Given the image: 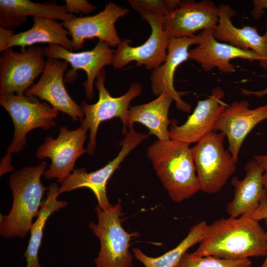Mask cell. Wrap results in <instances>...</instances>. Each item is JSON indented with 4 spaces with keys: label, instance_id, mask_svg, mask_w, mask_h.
I'll return each instance as SVG.
<instances>
[{
    "label": "cell",
    "instance_id": "6da1fadb",
    "mask_svg": "<svg viewBox=\"0 0 267 267\" xmlns=\"http://www.w3.org/2000/svg\"><path fill=\"white\" fill-rule=\"evenodd\" d=\"M192 253L230 260L266 257V232L250 216L222 218L208 224L206 234Z\"/></svg>",
    "mask_w": 267,
    "mask_h": 267
},
{
    "label": "cell",
    "instance_id": "7a4b0ae2",
    "mask_svg": "<svg viewBox=\"0 0 267 267\" xmlns=\"http://www.w3.org/2000/svg\"><path fill=\"white\" fill-rule=\"evenodd\" d=\"M147 157L174 202H181L200 190L189 145L158 139L149 146Z\"/></svg>",
    "mask_w": 267,
    "mask_h": 267
},
{
    "label": "cell",
    "instance_id": "3957f363",
    "mask_svg": "<svg viewBox=\"0 0 267 267\" xmlns=\"http://www.w3.org/2000/svg\"><path fill=\"white\" fill-rule=\"evenodd\" d=\"M46 165L44 163L27 166L10 176L8 182L13 203L8 215L0 214V234L2 237L23 238L30 232L33 220L39 214L45 191L48 188L41 181Z\"/></svg>",
    "mask_w": 267,
    "mask_h": 267
},
{
    "label": "cell",
    "instance_id": "277c9868",
    "mask_svg": "<svg viewBox=\"0 0 267 267\" xmlns=\"http://www.w3.org/2000/svg\"><path fill=\"white\" fill-rule=\"evenodd\" d=\"M0 104L7 111L14 127L13 139L0 162V175L13 171L12 153L21 152L26 144V135L38 128L47 130L56 126L58 111L37 97L25 94H0Z\"/></svg>",
    "mask_w": 267,
    "mask_h": 267
},
{
    "label": "cell",
    "instance_id": "5b68a950",
    "mask_svg": "<svg viewBox=\"0 0 267 267\" xmlns=\"http://www.w3.org/2000/svg\"><path fill=\"white\" fill-rule=\"evenodd\" d=\"M95 210L98 222H90L89 226L99 238L100 248L94 260L95 267H132L133 255L129 251L130 242L138 232L129 233L121 224L124 216L120 202L107 210L97 205Z\"/></svg>",
    "mask_w": 267,
    "mask_h": 267
},
{
    "label": "cell",
    "instance_id": "8992f818",
    "mask_svg": "<svg viewBox=\"0 0 267 267\" xmlns=\"http://www.w3.org/2000/svg\"><path fill=\"white\" fill-rule=\"evenodd\" d=\"M225 137L212 132L191 147L200 190L204 193L219 192L236 171V163L224 148Z\"/></svg>",
    "mask_w": 267,
    "mask_h": 267
},
{
    "label": "cell",
    "instance_id": "52a82bcc",
    "mask_svg": "<svg viewBox=\"0 0 267 267\" xmlns=\"http://www.w3.org/2000/svg\"><path fill=\"white\" fill-rule=\"evenodd\" d=\"M105 70L103 68L94 82L98 91L97 101L89 104L83 101L80 105L84 113V118L80 121L81 127L89 130L87 150L90 155L94 154L96 149V137L99 125L104 121L119 118L124 126L131 102L142 91V86L140 84L134 83L125 94L119 97H113L105 86Z\"/></svg>",
    "mask_w": 267,
    "mask_h": 267
},
{
    "label": "cell",
    "instance_id": "ba28073f",
    "mask_svg": "<svg viewBox=\"0 0 267 267\" xmlns=\"http://www.w3.org/2000/svg\"><path fill=\"white\" fill-rule=\"evenodd\" d=\"M140 15L150 25L151 35L145 43L137 46H131L129 39L122 40L114 53L112 65L114 69L122 68L134 61L135 66L143 65L147 70H154L166 59L170 37L163 29L165 16L148 12Z\"/></svg>",
    "mask_w": 267,
    "mask_h": 267
},
{
    "label": "cell",
    "instance_id": "9c48e42d",
    "mask_svg": "<svg viewBox=\"0 0 267 267\" xmlns=\"http://www.w3.org/2000/svg\"><path fill=\"white\" fill-rule=\"evenodd\" d=\"M89 130L80 127L74 130L66 126L60 128L58 137L46 136L44 142L38 148L36 157L41 159L49 158L51 163L44 176L47 179L56 178L62 183L74 169L76 160L87 152L84 147Z\"/></svg>",
    "mask_w": 267,
    "mask_h": 267
},
{
    "label": "cell",
    "instance_id": "30bf717a",
    "mask_svg": "<svg viewBox=\"0 0 267 267\" xmlns=\"http://www.w3.org/2000/svg\"><path fill=\"white\" fill-rule=\"evenodd\" d=\"M44 48L30 47L21 52L12 47L3 52L0 57V94H24L42 74L45 66Z\"/></svg>",
    "mask_w": 267,
    "mask_h": 267
},
{
    "label": "cell",
    "instance_id": "8fae6325",
    "mask_svg": "<svg viewBox=\"0 0 267 267\" xmlns=\"http://www.w3.org/2000/svg\"><path fill=\"white\" fill-rule=\"evenodd\" d=\"M148 135L129 130L119 145L121 149L118 155L102 168L88 173L84 168L74 170L59 187V193L78 188L86 187L90 189L96 197L98 206L102 210L110 209L112 205L107 196L106 185L114 173L120 168L126 157Z\"/></svg>",
    "mask_w": 267,
    "mask_h": 267
},
{
    "label": "cell",
    "instance_id": "7c38bea8",
    "mask_svg": "<svg viewBox=\"0 0 267 267\" xmlns=\"http://www.w3.org/2000/svg\"><path fill=\"white\" fill-rule=\"evenodd\" d=\"M129 12V9L110 1L102 11L95 15L76 17L60 23L70 33L73 49H82L85 40L94 38L106 43L111 48L116 47L122 40L115 28V23Z\"/></svg>",
    "mask_w": 267,
    "mask_h": 267
},
{
    "label": "cell",
    "instance_id": "4fadbf2b",
    "mask_svg": "<svg viewBox=\"0 0 267 267\" xmlns=\"http://www.w3.org/2000/svg\"><path fill=\"white\" fill-rule=\"evenodd\" d=\"M45 56L47 58L67 61L72 69L65 76V82L71 83L77 77L78 70H83L87 79L83 84L87 97L91 99L94 96L93 84L95 79L105 66L112 64L113 50L106 43L98 41L90 50L74 52L60 45L48 44L44 48Z\"/></svg>",
    "mask_w": 267,
    "mask_h": 267
},
{
    "label": "cell",
    "instance_id": "5bb4252c",
    "mask_svg": "<svg viewBox=\"0 0 267 267\" xmlns=\"http://www.w3.org/2000/svg\"><path fill=\"white\" fill-rule=\"evenodd\" d=\"M68 65L66 61L47 58L39 80L24 94L48 102L53 108L67 114L75 122L83 119L84 113L81 105L70 96L64 84V75Z\"/></svg>",
    "mask_w": 267,
    "mask_h": 267
},
{
    "label": "cell",
    "instance_id": "9a60e30c",
    "mask_svg": "<svg viewBox=\"0 0 267 267\" xmlns=\"http://www.w3.org/2000/svg\"><path fill=\"white\" fill-rule=\"evenodd\" d=\"M267 120V103L250 108L247 100H236L228 105L219 116L214 132L220 131L227 137L228 150L235 163L245 139L260 123Z\"/></svg>",
    "mask_w": 267,
    "mask_h": 267
},
{
    "label": "cell",
    "instance_id": "2e32d148",
    "mask_svg": "<svg viewBox=\"0 0 267 267\" xmlns=\"http://www.w3.org/2000/svg\"><path fill=\"white\" fill-rule=\"evenodd\" d=\"M224 95L223 90L217 87L207 98L198 102L183 124L178 125L177 121L172 120L169 127L170 139L189 145L214 132L219 116L228 105L222 100Z\"/></svg>",
    "mask_w": 267,
    "mask_h": 267
},
{
    "label": "cell",
    "instance_id": "e0dca14e",
    "mask_svg": "<svg viewBox=\"0 0 267 267\" xmlns=\"http://www.w3.org/2000/svg\"><path fill=\"white\" fill-rule=\"evenodd\" d=\"M219 8L210 0L180 1L165 17L163 29L170 38L195 36L200 30L213 29L219 20Z\"/></svg>",
    "mask_w": 267,
    "mask_h": 267
},
{
    "label": "cell",
    "instance_id": "ac0fdd59",
    "mask_svg": "<svg viewBox=\"0 0 267 267\" xmlns=\"http://www.w3.org/2000/svg\"><path fill=\"white\" fill-rule=\"evenodd\" d=\"M199 35L192 37L170 38L167 55L165 62L153 70L150 77L151 89L154 95L165 91L174 98L178 109L189 113L191 105L183 101L181 96L186 92L178 91L174 87V78L176 69L188 58L189 47L199 43Z\"/></svg>",
    "mask_w": 267,
    "mask_h": 267
},
{
    "label": "cell",
    "instance_id": "d6986e66",
    "mask_svg": "<svg viewBox=\"0 0 267 267\" xmlns=\"http://www.w3.org/2000/svg\"><path fill=\"white\" fill-rule=\"evenodd\" d=\"M199 43L189 50L188 58L198 63L207 72L217 68L224 73L235 72L232 59L241 58L250 61H263L261 57L251 50H245L231 44L220 42L214 37L212 29H206L198 34Z\"/></svg>",
    "mask_w": 267,
    "mask_h": 267
},
{
    "label": "cell",
    "instance_id": "ffe728a7",
    "mask_svg": "<svg viewBox=\"0 0 267 267\" xmlns=\"http://www.w3.org/2000/svg\"><path fill=\"white\" fill-rule=\"evenodd\" d=\"M33 26L29 30L14 34L12 30L0 27V52L13 46H20L22 52L25 47L38 43L60 45L71 51L73 50L69 31L54 20L41 17H33Z\"/></svg>",
    "mask_w": 267,
    "mask_h": 267
},
{
    "label": "cell",
    "instance_id": "44dd1931",
    "mask_svg": "<svg viewBox=\"0 0 267 267\" xmlns=\"http://www.w3.org/2000/svg\"><path fill=\"white\" fill-rule=\"evenodd\" d=\"M219 20L213 29L215 38L219 41L227 43L239 48L251 50L261 57L260 66L267 70V21L266 29L260 35L255 27L244 26L241 28L235 27L231 18L237 15L229 5L222 4L219 7Z\"/></svg>",
    "mask_w": 267,
    "mask_h": 267
},
{
    "label": "cell",
    "instance_id": "7402d4cb",
    "mask_svg": "<svg viewBox=\"0 0 267 267\" xmlns=\"http://www.w3.org/2000/svg\"><path fill=\"white\" fill-rule=\"evenodd\" d=\"M244 170L246 174L242 179L234 177L231 181L234 191L233 198L226 206L229 217L251 216L266 194L263 183L264 169L253 159L246 163Z\"/></svg>",
    "mask_w": 267,
    "mask_h": 267
},
{
    "label": "cell",
    "instance_id": "603a6c76",
    "mask_svg": "<svg viewBox=\"0 0 267 267\" xmlns=\"http://www.w3.org/2000/svg\"><path fill=\"white\" fill-rule=\"evenodd\" d=\"M174 101L166 92H162L155 99L146 103L130 107L127 114L123 134L134 129V124L137 122L146 127L149 133L162 141L170 139L169 126L172 120L169 118L170 106Z\"/></svg>",
    "mask_w": 267,
    "mask_h": 267
},
{
    "label": "cell",
    "instance_id": "cb8c5ba5",
    "mask_svg": "<svg viewBox=\"0 0 267 267\" xmlns=\"http://www.w3.org/2000/svg\"><path fill=\"white\" fill-rule=\"evenodd\" d=\"M28 16L70 21L76 17L67 12L64 5L30 0H0V27L12 30L27 22Z\"/></svg>",
    "mask_w": 267,
    "mask_h": 267
},
{
    "label": "cell",
    "instance_id": "d4e9b609",
    "mask_svg": "<svg viewBox=\"0 0 267 267\" xmlns=\"http://www.w3.org/2000/svg\"><path fill=\"white\" fill-rule=\"evenodd\" d=\"M59 188L56 183L49 185L46 198L43 200L39 214L31 228L30 238L23 256L27 261L26 267H43L39 262L38 253L45 222L52 213L64 208L68 204L66 201L57 200V197L60 194Z\"/></svg>",
    "mask_w": 267,
    "mask_h": 267
},
{
    "label": "cell",
    "instance_id": "484cf974",
    "mask_svg": "<svg viewBox=\"0 0 267 267\" xmlns=\"http://www.w3.org/2000/svg\"><path fill=\"white\" fill-rule=\"evenodd\" d=\"M208 226L205 221L194 225L186 236L175 248L160 257H149L137 248L133 249L134 256L145 267H175L187 251L195 244H199L203 239Z\"/></svg>",
    "mask_w": 267,
    "mask_h": 267
},
{
    "label": "cell",
    "instance_id": "4316f807",
    "mask_svg": "<svg viewBox=\"0 0 267 267\" xmlns=\"http://www.w3.org/2000/svg\"><path fill=\"white\" fill-rule=\"evenodd\" d=\"M249 260H230L213 256H198L186 252L175 267H251Z\"/></svg>",
    "mask_w": 267,
    "mask_h": 267
},
{
    "label": "cell",
    "instance_id": "83f0119b",
    "mask_svg": "<svg viewBox=\"0 0 267 267\" xmlns=\"http://www.w3.org/2000/svg\"><path fill=\"white\" fill-rule=\"evenodd\" d=\"M180 1L178 0H129V3L139 14L148 12L166 16L178 7Z\"/></svg>",
    "mask_w": 267,
    "mask_h": 267
},
{
    "label": "cell",
    "instance_id": "f1b7e54d",
    "mask_svg": "<svg viewBox=\"0 0 267 267\" xmlns=\"http://www.w3.org/2000/svg\"><path fill=\"white\" fill-rule=\"evenodd\" d=\"M64 6L67 12L72 15L80 13L88 14L96 8L87 0H66Z\"/></svg>",
    "mask_w": 267,
    "mask_h": 267
},
{
    "label": "cell",
    "instance_id": "f546056e",
    "mask_svg": "<svg viewBox=\"0 0 267 267\" xmlns=\"http://www.w3.org/2000/svg\"><path fill=\"white\" fill-rule=\"evenodd\" d=\"M250 217L258 222L267 219V195L266 194L262 196L258 207Z\"/></svg>",
    "mask_w": 267,
    "mask_h": 267
},
{
    "label": "cell",
    "instance_id": "4dcf8cb0",
    "mask_svg": "<svg viewBox=\"0 0 267 267\" xmlns=\"http://www.w3.org/2000/svg\"><path fill=\"white\" fill-rule=\"evenodd\" d=\"M252 3V16L256 20H259L262 17L264 10L267 9V0H253Z\"/></svg>",
    "mask_w": 267,
    "mask_h": 267
},
{
    "label": "cell",
    "instance_id": "1f68e13d",
    "mask_svg": "<svg viewBox=\"0 0 267 267\" xmlns=\"http://www.w3.org/2000/svg\"><path fill=\"white\" fill-rule=\"evenodd\" d=\"M240 93L246 96L254 95L257 97H262L267 94V87L263 90L258 91H252L242 88H240Z\"/></svg>",
    "mask_w": 267,
    "mask_h": 267
},
{
    "label": "cell",
    "instance_id": "d6a6232c",
    "mask_svg": "<svg viewBox=\"0 0 267 267\" xmlns=\"http://www.w3.org/2000/svg\"><path fill=\"white\" fill-rule=\"evenodd\" d=\"M254 159L264 169L265 172L267 171V154L255 155L254 156Z\"/></svg>",
    "mask_w": 267,
    "mask_h": 267
},
{
    "label": "cell",
    "instance_id": "836d02e7",
    "mask_svg": "<svg viewBox=\"0 0 267 267\" xmlns=\"http://www.w3.org/2000/svg\"><path fill=\"white\" fill-rule=\"evenodd\" d=\"M264 221H265V223L266 227V232L267 240V219H265ZM260 267H267V254L266 256V259L264 262L263 263V264H262Z\"/></svg>",
    "mask_w": 267,
    "mask_h": 267
},
{
    "label": "cell",
    "instance_id": "e575fe53",
    "mask_svg": "<svg viewBox=\"0 0 267 267\" xmlns=\"http://www.w3.org/2000/svg\"><path fill=\"white\" fill-rule=\"evenodd\" d=\"M263 183L264 188L267 195V171L265 172L263 175Z\"/></svg>",
    "mask_w": 267,
    "mask_h": 267
}]
</instances>
